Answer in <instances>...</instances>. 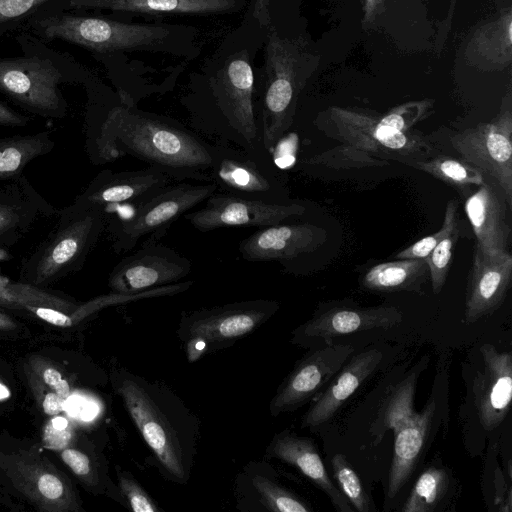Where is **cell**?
<instances>
[{
	"mask_svg": "<svg viewBox=\"0 0 512 512\" xmlns=\"http://www.w3.org/2000/svg\"><path fill=\"white\" fill-rule=\"evenodd\" d=\"M97 144L105 160L129 155L172 181L211 182V144L174 118L142 111L136 105L119 100L102 122Z\"/></svg>",
	"mask_w": 512,
	"mask_h": 512,
	"instance_id": "6da1fadb",
	"label": "cell"
},
{
	"mask_svg": "<svg viewBox=\"0 0 512 512\" xmlns=\"http://www.w3.org/2000/svg\"><path fill=\"white\" fill-rule=\"evenodd\" d=\"M15 39L22 54L0 58V93L36 114L63 116L66 102L60 85L88 82L87 70L72 55L29 32H19Z\"/></svg>",
	"mask_w": 512,
	"mask_h": 512,
	"instance_id": "277c9868",
	"label": "cell"
},
{
	"mask_svg": "<svg viewBox=\"0 0 512 512\" xmlns=\"http://www.w3.org/2000/svg\"><path fill=\"white\" fill-rule=\"evenodd\" d=\"M458 226V201L452 199L446 204L444 220L440 230L408 246L400 251L395 258L426 260L435 246Z\"/></svg>",
	"mask_w": 512,
	"mask_h": 512,
	"instance_id": "8d00e7d4",
	"label": "cell"
},
{
	"mask_svg": "<svg viewBox=\"0 0 512 512\" xmlns=\"http://www.w3.org/2000/svg\"><path fill=\"white\" fill-rule=\"evenodd\" d=\"M203 207L183 215L196 230L208 232L225 227L263 228L306 213L299 202L270 203L214 192Z\"/></svg>",
	"mask_w": 512,
	"mask_h": 512,
	"instance_id": "8fae6325",
	"label": "cell"
},
{
	"mask_svg": "<svg viewBox=\"0 0 512 512\" xmlns=\"http://www.w3.org/2000/svg\"><path fill=\"white\" fill-rule=\"evenodd\" d=\"M170 178L148 166L138 170L112 173L106 171L92 184L85 195L88 208L115 205L137 206L167 186Z\"/></svg>",
	"mask_w": 512,
	"mask_h": 512,
	"instance_id": "44dd1931",
	"label": "cell"
},
{
	"mask_svg": "<svg viewBox=\"0 0 512 512\" xmlns=\"http://www.w3.org/2000/svg\"><path fill=\"white\" fill-rule=\"evenodd\" d=\"M103 226L100 208L90 207L60 233L44 251L37 266L36 281H45L79 258L98 238Z\"/></svg>",
	"mask_w": 512,
	"mask_h": 512,
	"instance_id": "484cf974",
	"label": "cell"
},
{
	"mask_svg": "<svg viewBox=\"0 0 512 512\" xmlns=\"http://www.w3.org/2000/svg\"><path fill=\"white\" fill-rule=\"evenodd\" d=\"M459 238V226L445 236L426 258L432 289L435 294L441 292L452 262L453 250Z\"/></svg>",
	"mask_w": 512,
	"mask_h": 512,
	"instance_id": "74e56055",
	"label": "cell"
},
{
	"mask_svg": "<svg viewBox=\"0 0 512 512\" xmlns=\"http://www.w3.org/2000/svg\"><path fill=\"white\" fill-rule=\"evenodd\" d=\"M334 483L357 512H370L373 505L365 491L361 479L343 454H335L331 459Z\"/></svg>",
	"mask_w": 512,
	"mask_h": 512,
	"instance_id": "e575fe53",
	"label": "cell"
},
{
	"mask_svg": "<svg viewBox=\"0 0 512 512\" xmlns=\"http://www.w3.org/2000/svg\"><path fill=\"white\" fill-rule=\"evenodd\" d=\"M27 378L33 395L41 406L43 412L48 416H57L63 410V399L48 388L28 367L26 368Z\"/></svg>",
	"mask_w": 512,
	"mask_h": 512,
	"instance_id": "b9f144b4",
	"label": "cell"
},
{
	"mask_svg": "<svg viewBox=\"0 0 512 512\" xmlns=\"http://www.w3.org/2000/svg\"><path fill=\"white\" fill-rule=\"evenodd\" d=\"M9 282L8 278L0 275V306L3 307H10Z\"/></svg>",
	"mask_w": 512,
	"mask_h": 512,
	"instance_id": "7dc6e473",
	"label": "cell"
},
{
	"mask_svg": "<svg viewBox=\"0 0 512 512\" xmlns=\"http://www.w3.org/2000/svg\"><path fill=\"white\" fill-rule=\"evenodd\" d=\"M28 119L0 101V126H24Z\"/></svg>",
	"mask_w": 512,
	"mask_h": 512,
	"instance_id": "ee69618b",
	"label": "cell"
},
{
	"mask_svg": "<svg viewBox=\"0 0 512 512\" xmlns=\"http://www.w3.org/2000/svg\"><path fill=\"white\" fill-rule=\"evenodd\" d=\"M462 160L488 174L500 186L512 207V112L510 93L499 113L490 121L465 129L450 137Z\"/></svg>",
	"mask_w": 512,
	"mask_h": 512,
	"instance_id": "30bf717a",
	"label": "cell"
},
{
	"mask_svg": "<svg viewBox=\"0 0 512 512\" xmlns=\"http://www.w3.org/2000/svg\"><path fill=\"white\" fill-rule=\"evenodd\" d=\"M192 270L191 261L159 242H143L112 270L108 285L112 292L135 294L179 282Z\"/></svg>",
	"mask_w": 512,
	"mask_h": 512,
	"instance_id": "4fadbf2b",
	"label": "cell"
},
{
	"mask_svg": "<svg viewBox=\"0 0 512 512\" xmlns=\"http://www.w3.org/2000/svg\"><path fill=\"white\" fill-rule=\"evenodd\" d=\"M465 213L477 240L476 246L484 253L508 251L511 228L507 223L505 205L494 188L483 183L467 197Z\"/></svg>",
	"mask_w": 512,
	"mask_h": 512,
	"instance_id": "d4e9b609",
	"label": "cell"
},
{
	"mask_svg": "<svg viewBox=\"0 0 512 512\" xmlns=\"http://www.w3.org/2000/svg\"><path fill=\"white\" fill-rule=\"evenodd\" d=\"M433 104L431 100L410 101L377 116V120L380 125L394 132H407L432 113Z\"/></svg>",
	"mask_w": 512,
	"mask_h": 512,
	"instance_id": "d590c367",
	"label": "cell"
},
{
	"mask_svg": "<svg viewBox=\"0 0 512 512\" xmlns=\"http://www.w3.org/2000/svg\"><path fill=\"white\" fill-rule=\"evenodd\" d=\"M17 328V324L11 317L0 312V331H11Z\"/></svg>",
	"mask_w": 512,
	"mask_h": 512,
	"instance_id": "c3c4849f",
	"label": "cell"
},
{
	"mask_svg": "<svg viewBox=\"0 0 512 512\" xmlns=\"http://www.w3.org/2000/svg\"><path fill=\"white\" fill-rule=\"evenodd\" d=\"M61 459L72 470V472L90 486H95L98 476L93 467L90 457L74 448L61 450Z\"/></svg>",
	"mask_w": 512,
	"mask_h": 512,
	"instance_id": "7bdbcfd3",
	"label": "cell"
},
{
	"mask_svg": "<svg viewBox=\"0 0 512 512\" xmlns=\"http://www.w3.org/2000/svg\"><path fill=\"white\" fill-rule=\"evenodd\" d=\"M216 191L217 185L213 182L168 184L134 206L131 214L115 219L111 226L115 251L129 252L146 236L149 239L144 242H158L173 222Z\"/></svg>",
	"mask_w": 512,
	"mask_h": 512,
	"instance_id": "9c48e42d",
	"label": "cell"
},
{
	"mask_svg": "<svg viewBox=\"0 0 512 512\" xmlns=\"http://www.w3.org/2000/svg\"><path fill=\"white\" fill-rule=\"evenodd\" d=\"M472 55H480V64L496 67L511 60V13L507 11L497 21L482 27L471 41Z\"/></svg>",
	"mask_w": 512,
	"mask_h": 512,
	"instance_id": "f546056e",
	"label": "cell"
},
{
	"mask_svg": "<svg viewBox=\"0 0 512 512\" xmlns=\"http://www.w3.org/2000/svg\"><path fill=\"white\" fill-rule=\"evenodd\" d=\"M254 81L249 51L241 48L225 56L208 76L204 89L194 92L184 103L194 130L241 149L273 170L262 141Z\"/></svg>",
	"mask_w": 512,
	"mask_h": 512,
	"instance_id": "3957f363",
	"label": "cell"
},
{
	"mask_svg": "<svg viewBox=\"0 0 512 512\" xmlns=\"http://www.w3.org/2000/svg\"><path fill=\"white\" fill-rule=\"evenodd\" d=\"M386 0H364V19L363 24L369 26L372 24L383 7Z\"/></svg>",
	"mask_w": 512,
	"mask_h": 512,
	"instance_id": "f6af8a7d",
	"label": "cell"
},
{
	"mask_svg": "<svg viewBox=\"0 0 512 512\" xmlns=\"http://www.w3.org/2000/svg\"><path fill=\"white\" fill-rule=\"evenodd\" d=\"M9 475L15 485L41 510H80L69 482L50 463L18 460Z\"/></svg>",
	"mask_w": 512,
	"mask_h": 512,
	"instance_id": "603a6c76",
	"label": "cell"
},
{
	"mask_svg": "<svg viewBox=\"0 0 512 512\" xmlns=\"http://www.w3.org/2000/svg\"><path fill=\"white\" fill-rule=\"evenodd\" d=\"M326 231L311 223H280L263 227L240 241L241 257L249 262L277 261L286 269L316 251L326 240Z\"/></svg>",
	"mask_w": 512,
	"mask_h": 512,
	"instance_id": "2e32d148",
	"label": "cell"
},
{
	"mask_svg": "<svg viewBox=\"0 0 512 512\" xmlns=\"http://www.w3.org/2000/svg\"><path fill=\"white\" fill-rule=\"evenodd\" d=\"M314 65L303 41L269 29L257 110L263 145L271 157L293 123L299 93Z\"/></svg>",
	"mask_w": 512,
	"mask_h": 512,
	"instance_id": "8992f818",
	"label": "cell"
},
{
	"mask_svg": "<svg viewBox=\"0 0 512 512\" xmlns=\"http://www.w3.org/2000/svg\"><path fill=\"white\" fill-rule=\"evenodd\" d=\"M119 489L134 512H161L149 494L129 472L118 473Z\"/></svg>",
	"mask_w": 512,
	"mask_h": 512,
	"instance_id": "f35d334b",
	"label": "cell"
},
{
	"mask_svg": "<svg viewBox=\"0 0 512 512\" xmlns=\"http://www.w3.org/2000/svg\"><path fill=\"white\" fill-rule=\"evenodd\" d=\"M112 383L164 476L187 484L197 453V415L166 385L129 370H116Z\"/></svg>",
	"mask_w": 512,
	"mask_h": 512,
	"instance_id": "7a4b0ae2",
	"label": "cell"
},
{
	"mask_svg": "<svg viewBox=\"0 0 512 512\" xmlns=\"http://www.w3.org/2000/svg\"><path fill=\"white\" fill-rule=\"evenodd\" d=\"M46 133L20 136L0 142V179L18 173L35 157L49 148Z\"/></svg>",
	"mask_w": 512,
	"mask_h": 512,
	"instance_id": "836d02e7",
	"label": "cell"
},
{
	"mask_svg": "<svg viewBox=\"0 0 512 512\" xmlns=\"http://www.w3.org/2000/svg\"><path fill=\"white\" fill-rule=\"evenodd\" d=\"M245 478L249 480L250 489L261 510L273 512L313 511L308 502L274 480L260 463H249L245 468Z\"/></svg>",
	"mask_w": 512,
	"mask_h": 512,
	"instance_id": "83f0119b",
	"label": "cell"
},
{
	"mask_svg": "<svg viewBox=\"0 0 512 512\" xmlns=\"http://www.w3.org/2000/svg\"><path fill=\"white\" fill-rule=\"evenodd\" d=\"M10 397V390L0 381V401Z\"/></svg>",
	"mask_w": 512,
	"mask_h": 512,
	"instance_id": "f907efd6",
	"label": "cell"
},
{
	"mask_svg": "<svg viewBox=\"0 0 512 512\" xmlns=\"http://www.w3.org/2000/svg\"><path fill=\"white\" fill-rule=\"evenodd\" d=\"M19 220L18 213L7 206H0V233L12 228Z\"/></svg>",
	"mask_w": 512,
	"mask_h": 512,
	"instance_id": "bcb514c9",
	"label": "cell"
},
{
	"mask_svg": "<svg viewBox=\"0 0 512 512\" xmlns=\"http://www.w3.org/2000/svg\"><path fill=\"white\" fill-rule=\"evenodd\" d=\"M330 117L343 144L309 157L303 164L332 168L383 166L388 159L421 155L432 149L418 131L394 132L380 125L377 116L331 107Z\"/></svg>",
	"mask_w": 512,
	"mask_h": 512,
	"instance_id": "52a82bcc",
	"label": "cell"
},
{
	"mask_svg": "<svg viewBox=\"0 0 512 512\" xmlns=\"http://www.w3.org/2000/svg\"><path fill=\"white\" fill-rule=\"evenodd\" d=\"M406 163L455 188L465 189L470 186H481L484 183L483 173L479 169L464 160L445 155H439L427 161L411 160Z\"/></svg>",
	"mask_w": 512,
	"mask_h": 512,
	"instance_id": "1f68e13d",
	"label": "cell"
},
{
	"mask_svg": "<svg viewBox=\"0 0 512 512\" xmlns=\"http://www.w3.org/2000/svg\"><path fill=\"white\" fill-rule=\"evenodd\" d=\"M449 484L445 469L430 466L421 473L406 499L403 512H432L444 498Z\"/></svg>",
	"mask_w": 512,
	"mask_h": 512,
	"instance_id": "d6a6232c",
	"label": "cell"
},
{
	"mask_svg": "<svg viewBox=\"0 0 512 512\" xmlns=\"http://www.w3.org/2000/svg\"><path fill=\"white\" fill-rule=\"evenodd\" d=\"M9 258V254L6 250L0 248V261H6Z\"/></svg>",
	"mask_w": 512,
	"mask_h": 512,
	"instance_id": "816d5d0a",
	"label": "cell"
},
{
	"mask_svg": "<svg viewBox=\"0 0 512 512\" xmlns=\"http://www.w3.org/2000/svg\"><path fill=\"white\" fill-rule=\"evenodd\" d=\"M435 412L436 402L430 399L421 411H412L392 427L394 447L388 479V498H394L410 478L426 442Z\"/></svg>",
	"mask_w": 512,
	"mask_h": 512,
	"instance_id": "7402d4cb",
	"label": "cell"
},
{
	"mask_svg": "<svg viewBox=\"0 0 512 512\" xmlns=\"http://www.w3.org/2000/svg\"><path fill=\"white\" fill-rule=\"evenodd\" d=\"M482 369L474 377V404L486 431L496 429L506 418L512 399V355L492 344L481 349Z\"/></svg>",
	"mask_w": 512,
	"mask_h": 512,
	"instance_id": "ac0fdd59",
	"label": "cell"
},
{
	"mask_svg": "<svg viewBox=\"0 0 512 512\" xmlns=\"http://www.w3.org/2000/svg\"><path fill=\"white\" fill-rule=\"evenodd\" d=\"M71 0H0V39L33 23L70 10Z\"/></svg>",
	"mask_w": 512,
	"mask_h": 512,
	"instance_id": "f1b7e54d",
	"label": "cell"
},
{
	"mask_svg": "<svg viewBox=\"0 0 512 512\" xmlns=\"http://www.w3.org/2000/svg\"><path fill=\"white\" fill-rule=\"evenodd\" d=\"M209 174L217 190L242 198L285 203L284 189L270 170L234 146L216 143L210 148Z\"/></svg>",
	"mask_w": 512,
	"mask_h": 512,
	"instance_id": "9a60e30c",
	"label": "cell"
},
{
	"mask_svg": "<svg viewBox=\"0 0 512 512\" xmlns=\"http://www.w3.org/2000/svg\"><path fill=\"white\" fill-rule=\"evenodd\" d=\"M29 368L48 388L58 394L63 400L70 396L71 388L68 381L48 360L33 356L29 361Z\"/></svg>",
	"mask_w": 512,
	"mask_h": 512,
	"instance_id": "ab89813d",
	"label": "cell"
},
{
	"mask_svg": "<svg viewBox=\"0 0 512 512\" xmlns=\"http://www.w3.org/2000/svg\"><path fill=\"white\" fill-rule=\"evenodd\" d=\"M275 300L253 299L183 314L177 329L189 362L233 345L267 322L278 310Z\"/></svg>",
	"mask_w": 512,
	"mask_h": 512,
	"instance_id": "ba28073f",
	"label": "cell"
},
{
	"mask_svg": "<svg viewBox=\"0 0 512 512\" xmlns=\"http://www.w3.org/2000/svg\"><path fill=\"white\" fill-rule=\"evenodd\" d=\"M417 374L411 373L398 383L382 402L371 427V435L377 444L387 430L405 415L414 411Z\"/></svg>",
	"mask_w": 512,
	"mask_h": 512,
	"instance_id": "4dcf8cb0",
	"label": "cell"
},
{
	"mask_svg": "<svg viewBox=\"0 0 512 512\" xmlns=\"http://www.w3.org/2000/svg\"><path fill=\"white\" fill-rule=\"evenodd\" d=\"M402 319V312L394 306L329 304L319 307L309 320L292 332V342L301 347L316 348L333 343V339L338 336L373 329H389L399 324Z\"/></svg>",
	"mask_w": 512,
	"mask_h": 512,
	"instance_id": "7c38bea8",
	"label": "cell"
},
{
	"mask_svg": "<svg viewBox=\"0 0 512 512\" xmlns=\"http://www.w3.org/2000/svg\"><path fill=\"white\" fill-rule=\"evenodd\" d=\"M265 456L295 467L327 495L335 510L354 511L329 477L313 439L287 430L281 431L273 436L266 448Z\"/></svg>",
	"mask_w": 512,
	"mask_h": 512,
	"instance_id": "ffe728a7",
	"label": "cell"
},
{
	"mask_svg": "<svg viewBox=\"0 0 512 512\" xmlns=\"http://www.w3.org/2000/svg\"><path fill=\"white\" fill-rule=\"evenodd\" d=\"M267 3L268 0H256L253 16L257 17L259 20H261V15L263 14L266 17Z\"/></svg>",
	"mask_w": 512,
	"mask_h": 512,
	"instance_id": "681fc988",
	"label": "cell"
},
{
	"mask_svg": "<svg viewBox=\"0 0 512 512\" xmlns=\"http://www.w3.org/2000/svg\"><path fill=\"white\" fill-rule=\"evenodd\" d=\"M25 31L47 43L60 40L96 55L135 50L180 52V38L195 32L186 26L127 23L70 10L37 21Z\"/></svg>",
	"mask_w": 512,
	"mask_h": 512,
	"instance_id": "5b68a950",
	"label": "cell"
},
{
	"mask_svg": "<svg viewBox=\"0 0 512 512\" xmlns=\"http://www.w3.org/2000/svg\"><path fill=\"white\" fill-rule=\"evenodd\" d=\"M512 280V255L495 254L475 247L468 278L464 323L473 324L494 313L503 303Z\"/></svg>",
	"mask_w": 512,
	"mask_h": 512,
	"instance_id": "e0dca14e",
	"label": "cell"
},
{
	"mask_svg": "<svg viewBox=\"0 0 512 512\" xmlns=\"http://www.w3.org/2000/svg\"><path fill=\"white\" fill-rule=\"evenodd\" d=\"M429 269L425 259H398L373 266L362 278V286L371 291L420 292Z\"/></svg>",
	"mask_w": 512,
	"mask_h": 512,
	"instance_id": "4316f807",
	"label": "cell"
},
{
	"mask_svg": "<svg viewBox=\"0 0 512 512\" xmlns=\"http://www.w3.org/2000/svg\"><path fill=\"white\" fill-rule=\"evenodd\" d=\"M74 430L67 419H50L44 427L42 442L47 449L63 450L69 446L73 439Z\"/></svg>",
	"mask_w": 512,
	"mask_h": 512,
	"instance_id": "60d3db41",
	"label": "cell"
},
{
	"mask_svg": "<svg viewBox=\"0 0 512 512\" xmlns=\"http://www.w3.org/2000/svg\"><path fill=\"white\" fill-rule=\"evenodd\" d=\"M351 344L313 348L294 367L271 399L272 416L292 412L314 399L353 354Z\"/></svg>",
	"mask_w": 512,
	"mask_h": 512,
	"instance_id": "5bb4252c",
	"label": "cell"
},
{
	"mask_svg": "<svg viewBox=\"0 0 512 512\" xmlns=\"http://www.w3.org/2000/svg\"><path fill=\"white\" fill-rule=\"evenodd\" d=\"M245 0H71L70 10H109L121 14L211 15L232 13Z\"/></svg>",
	"mask_w": 512,
	"mask_h": 512,
	"instance_id": "cb8c5ba5",
	"label": "cell"
},
{
	"mask_svg": "<svg viewBox=\"0 0 512 512\" xmlns=\"http://www.w3.org/2000/svg\"><path fill=\"white\" fill-rule=\"evenodd\" d=\"M382 358V352L376 348L350 356L325 390L313 399V403L302 417L301 427L320 426L332 419L340 407L373 374Z\"/></svg>",
	"mask_w": 512,
	"mask_h": 512,
	"instance_id": "d6986e66",
	"label": "cell"
}]
</instances>
